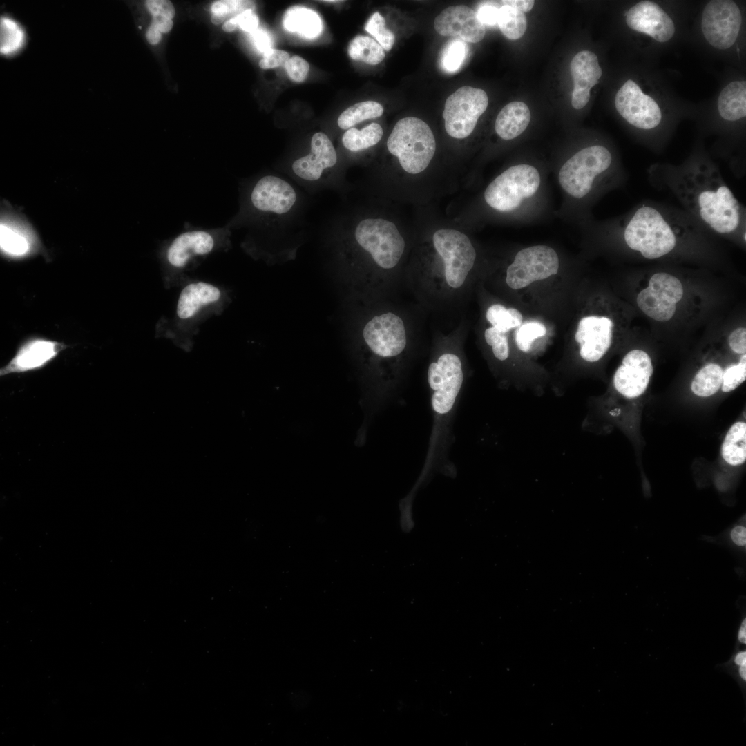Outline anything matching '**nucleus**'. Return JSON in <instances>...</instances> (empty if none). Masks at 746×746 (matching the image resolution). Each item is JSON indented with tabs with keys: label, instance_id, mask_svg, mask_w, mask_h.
Returning a JSON list of instances; mask_svg holds the SVG:
<instances>
[{
	"label": "nucleus",
	"instance_id": "nucleus-1",
	"mask_svg": "<svg viewBox=\"0 0 746 746\" xmlns=\"http://www.w3.org/2000/svg\"><path fill=\"white\" fill-rule=\"evenodd\" d=\"M656 188L671 193L707 231L746 241V211L719 169L705 157L680 165L653 164L647 169Z\"/></svg>",
	"mask_w": 746,
	"mask_h": 746
},
{
	"label": "nucleus",
	"instance_id": "nucleus-2",
	"mask_svg": "<svg viewBox=\"0 0 746 746\" xmlns=\"http://www.w3.org/2000/svg\"><path fill=\"white\" fill-rule=\"evenodd\" d=\"M609 224L629 249L649 260L667 256L680 243L703 238L707 232L683 209L651 200L638 204Z\"/></svg>",
	"mask_w": 746,
	"mask_h": 746
},
{
	"label": "nucleus",
	"instance_id": "nucleus-3",
	"mask_svg": "<svg viewBox=\"0 0 746 746\" xmlns=\"http://www.w3.org/2000/svg\"><path fill=\"white\" fill-rule=\"evenodd\" d=\"M463 381V363L457 354L445 352L430 363L428 383L431 393L432 425L425 461L414 487L415 490L434 472L448 476L456 474L449 452L453 439L454 417Z\"/></svg>",
	"mask_w": 746,
	"mask_h": 746
},
{
	"label": "nucleus",
	"instance_id": "nucleus-4",
	"mask_svg": "<svg viewBox=\"0 0 746 746\" xmlns=\"http://www.w3.org/2000/svg\"><path fill=\"white\" fill-rule=\"evenodd\" d=\"M362 338L367 352L366 365L376 379L378 399L383 400L394 388L401 372L408 343L405 323L391 312L375 315L365 324Z\"/></svg>",
	"mask_w": 746,
	"mask_h": 746
},
{
	"label": "nucleus",
	"instance_id": "nucleus-5",
	"mask_svg": "<svg viewBox=\"0 0 746 746\" xmlns=\"http://www.w3.org/2000/svg\"><path fill=\"white\" fill-rule=\"evenodd\" d=\"M229 296L224 289L204 281H187L178 296L172 317L165 320L162 333L184 350L193 346L200 325L221 314Z\"/></svg>",
	"mask_w": 746,
	"mask_h": 746
},
{
	"label": "nucleus",
	"instance_id": "nucleus-6",
	"mask_svg": "<svg viewBox=\"0 0 746 746\" xmlns=\"http://www.w3.org/2000/svg\"><path fill=\"white\" fill-rule=\"evenodd\" d=\"M611 151L600 144L584 147L569 157L558 172V182L570 197L587 199L622 178Z\"/></svg>",
	"mask_w": 746,
	"mask_h": 746
},
{
	"label": "nucleus",
	"instance_id": "nucleus-7",
	"mask_svg": "<svg viewBox=\"0 0 746 746\" xmlns=\"http://www.w3.org/2000/svg\"><path fill=\"white\" fill-rule=\"evenodd\" d=\"M230 231L226 227L192 229L171 239L162 254L165 286L186 283L184 272L198 259L229 247Z\"/></svg>",
	"mask_w": 746,
	"mask_h": 746
},
{
	"label": "nucleus",
	"instance_id": "nucleus-8",
	"mask_svg": "<svg viewBox=\"0 0 746 746\" xmlns=\"http://www.w3.org/2000/svg\"><path fill=\"white\" fill-rule=\"evenodd\" d=\"M387 148L396 157L402 171L415 175L425 171L436 152L434 133L423 120L406 117L399 120L387 140Z\"/></svg>",
	"mask_w": 746,
	"mask_h": 746
},
{
	"label": "nucleus",
	"instance_id": "nucleus-9",
	"mask_svg": "<svg viewBox=\"0 0 746 746\" xmlns=\"http://www.w3.org/2000/svg\"><path fill=\"white\" fill-rule=\"evenodd\" d=\"M542 181L539 169L533 165L515 164L503 171L488 184L484 199L497 212L513 213L537 194Z\"/></svg>",
	"mask_w": 746,
	"mask_h": 746
},
{
	"label": "nucleus",
	"instance_id": "nucleus-10",
	"mask_svg": "<svg viewBox=\"0 0 746 746\" xmlns=\"http://www.w3.org/2000/svg\"><path fill=\"white\" fill-rule=\"evenodd\" d=\"M432 244L439 259V276L443 286L451 291L459 289L472 269L477 251L470 238L452 228L434 231Z\"/></svg>",
	"mask_w": 746,
	"mask_h": 746
},
{
	"label": "nucleus",
	"instance_id": "nucleus-11",
	"mask_svg": "<svg viewBox=\"0 0 746 746\" xmlns=\"http://www.w3.org/2000/svg\"><path fill=\"white\" fill-rule=\"evenodd\" d=\"M354 239L374 264L391 270L400 262L405 249V239L392 221L370 217L361 220L354 229Z\"/></svg>",
	"mask_w": 746,
	"mask_h": 746
},
{
	"label": "nucleus",
	"instance_id": "nucleus-12",
	"mask_svg": "<svg viewBox=\"0 0 746 746\" xmlns=\"http://www.w3.org/2000/svg\"><path fill=\"white\" fill-rule=\"evenodd\" d=\"M488 104L486 93L470 86H461L449 95L442 113L448 135L459 140L470 136Z\"/></svg>",
	"mask_w": 746,
	"mask_h": 746
},
{
	"label": "nucleus",
	"instance_id": "nucleus-13",
	"mask_svg": "<svg viewBox=\"0 0 746 746\" xmlns=\"http://www.w3.org/2000/svg\"><path fill=\"white\" fill-rule=\"evenodd\" d=\"M560 258L547 245H533L519 251L506 269V283L513 289L526 287L532 283L557 274Z\"/></svg>",
	"mask_w": 746,
	"mask_h": 746
},
{
	"label": "nucleus",
	"instance_id": "nucleus-14",
	"mask_svg": "<svg viewBox=\"0 0 746 746\" xmlns=\"http://www.w3.org/2000/svg\"><path fill=\"white\" fill-rule=\"evenodd\" d=\"M683 296L682 285L675 276L664 271L653 274L647 287L637 296L639 308L653 320L664 322L675 314Z\"/></svg>",
	"mask_w": 746,
	"mask_h": 746
},
{
	"label": "nucleus",
	"instance_id": "nucleus-15",
	"mask_svg": "<svg viewBox=\"0 0 746 746\" xmlns=\"http://www.w3.org/2000/svg\"><path fill=\"white\" fill-rule=\"evenodd\" d=\"M741 23L740 9L733 1H711L703 10L702 31L706 40L716 48L731 47L738 37Z\"/></svg>",
	"mask_w": 746,
	"mask_h": 746
},
{
	"label": "nucleus",
	"instance_id": "nucleus-16",
	"mask_svg": "<svg viewBox=\"0 0 746 746\" xmlns=\"http://www.w3.org/2000/svg\"><path fill=\"white\" fill-rule=\"evenodd\" d=\"M615 105L618 113L638 129L653 130L660 124L662 113L658 104L631 79L617 92Z\"/></svg>",
	"mask_w": 746,
	"mask_h": 746
},
{
	"label": "nucleus",
	"instance_id": "nucleus-17",
	"mask_svg": "<svg viewBox=\"0 0 746 746\" xmlns=\"http://www.w3.org/2000/svg\"><path fill=\"white\" fill-rule=\"evenodd\" d=\"M649 356L641 350H633L623 358L613 376L616 392L627 399L640 396L646 390L653 374Z\"/></svg>",
	"mask_w": 746,
	"mask_h": 746
},
{
	"label": "nucleus",
	"instance_id": "nucleus-18",
	"mask_svg": "<svg viewBox=\"0 0 746 746\" xmlns=\"http://www.w3.org/2000/svg\"><path fill=\"white\" fill-rule=\"evenodd\" d=\"M296 198V191L289 183L279 177L268 175L255 183L249 199L258 211L281 215L291 209Z\"/></svg>",
	"mask_w": 746,
	"mask_h": 746
},
{
	"label": "nucleus",
	"instance_id": "nucleus-19",
	"mask_svg": "<svg viewBox=\"0 0 746 746\" xmlns=\"http://www.w3.org/2000/svg\"><path fill=\"white\" fill-rule=\"evenodd\" d=\"M612 321L605 316H588L580 321L575 335L580 356L588 363L600 361L611 345Z\"/></svg>",
	"mask_w": 746,
	"mask_h": 746
},
{
	"label": "nucleus",
	"instance_id": "nucleus-20",
	"mask_svg": "<svg viewBox=\"0 0 746 746\" xmlns=\"http://www.w3.org/2000/svg\"><path fill=\"white\" fill-rule=\"evenodd\" d=\"M436 32L445 37H457L463 41L477 43L486 34L485 26L472 8L459 5L442 10L434 21Z\"/></svg>",
	"mask_w": 746,
	"mask_h": 746
},
{
	"label": "nucleus",
	"instance_id": "nucleus-21",
	"mask_svg": "<svg viewBox=\"0 0 746 746\" xmlns=\"http://www.w3.org/2000/svg\"><path fill=\"white\" fill-rule=\"evenodd\" d=\"M626 23L632 30L651 37L659 42L669 41L675 33L671 17L656 3L642 1L627 12Z\"/></svg>",
	"mask_w": 746,
	"mask_h": 746
},
{
	"label": "nucleus",
	"instance_id": "nucleus-22",
	"mask_svg": "<svg viewBox=\"0 0 746 746\" xmlns=\"http://www.w3.org/2000/svg\"><path fill=\"white\" fill-rule=\"evenodd\" d=\"M310 146V153L296 160L291 169L300 179L315 181L325 169L336 164L337 155L332 141L322 132L313 135Z\"/></svg>",
	"mask_w": 746,
	"mask_h": 746
},
{
	"label": "nucleus",
	"instance_id": "nucleus-23",
	"mask_svg": "<svg viewBox=\"0 0 746 746\" xmlns=\"http://www.w3.org/2000/svg\"><path fill=\"white\" fill-rule=\"evenodd\" d=\"M62 343L35 339L21 347L10 362L1 368V376L39 370L46 365L65 348Z\"/></svg>",
	"mask_w": 746,
	"mask_h": 746
},
{
	"label": "nucleus",
	"instance_id": "nucleus-24",
	"mask_svg": "<svg viewBox=\"0 0 746 746\" xmlns=\"http://www.w3.org/2000/svg\"><path fill=\"white\" fill-rule=\"evenodd\" d=\"M570 68L574 82L571 104L574 108L581 109L589 102L590 90L598 83L602 70L596 55L589 50L577 53Z\"/></svg>",
	"mask_w": 746,
	"mask_h": 746
},
{
	"label": "nucleus",
	"instance_id": "nucleus-25",
	"mask_svg": "<svg viewBox=\"0 0 746 746\" xmlns=\"http://www.w3.org/2000/svg\"><path fill=\"white\" fill-rule=\"evenodd\" d=\"M530 117V110L525 103L518 101L510 102L501 108L497 116L495 132L504 140H513L526 129Z\"/></svg>",
	"mask_w": 746,
	"mask_h": 746
},
{
	"label": "nucleus",
	"instance_id": "nucleus-26",
	"mask_svg": "<svg viewBox=\"0 0 746 746\" xmlns=\"http://www.w3.org/2000/svg\"><path fill=\"white\" fill-rule=\"evenodd\" d=\"M720 117L729 122L738 121L746 115V82L734 81L727 85L718 99Z\"/></svg>",
	"mask_w": 746,
	"mask_h": 746
},
{
	"label": "nucleus",
	"instance_id": "nucleus-27",
	"mask_svg": "<svg viewBox=\"0 0 746 746\" xmlns=\"http://www.w3.org/2000/svg\"><path fill=\"white\" fill-rule=\"evenodd\" d=\"M284 28L306 39L318 37L323 29L319 15L313 10L302 6L289 8L283 20Z\"/></svg>",
	"mask_w": 746,
	"mask_h": 746
},
{
	"label": "nucleus",
	"instance_id": "nucleus-28",
	"mask_svg": "<svg viewBox=\"0 0 746 746\" xmlns=\"http://www.w3.org/2000/svg\"><path fill=\"white\" fill-rule=\"evenodd\" d=\"M721 454L724 460L731 466L743 463L746 459V423H734L726 434Z\"/></svg>",
	"mask_w": 746,
	"mask_h": 746
},
{
	"label": "nucleus",
	"instance_id": "nucleus-29",
	"mask_svg": "<svg viewBox=\"0 0 746 746\" xmlns=\"http://www.w3.org/2000/svg\"><path fill=\"white\" fill-rule=\"evenodd\" d=\"M383 131L377 123H371L362 129L351 128L342 137V143L351 151H359L376 145L382 138Z\"/></svg>",
	"mask_w": 746,
	"mask_h": 746
},
{
	"label": "nucleus",
	"instance_id": "nucleus-30",
	"mask_svg": "<svg viewBox=\"0 0 746 746\" xmlns=\"http://www.w3.org/2000/svg\"><path fill=\"white\" fill-rule=\"evenodd\" d=\"M347 52L353 60L370 65L381 63L385 56L384 49L377 41L363 35H358L351 41Z\"/></svg>",
	"mask_w": 746,
	"mask_h": 746
},
{
	"label": "nucleus",
	"instance_id": "nucleus-31",
	"mask_svg": "<svg viewBox=\"0 0 746 746\" xmlns=\"http://www.w3.org/2000/svg\"><path fill=\"white\" fill-rule=\"evenodd\" d=\"M383 113L382 105L376 102H358L345 109L339 115L337 124L341 129L347 130L363 121L379 117Z\"/></svg>",
	"mask_w": 746,
	"mask_h": 746
},
{
	"label": "nucleus",
	"instance_id": "nucleus-32",
	"mask_svg": "<svg viewBox=\"0 0 746 746\" xmlns=\"http://www.w3.org/2000/svg\"><path fill=\"white\" fill-rule=\"evenodd\" d=\"M723 368L715 363H709L701 368L694 378L691 388L694 394L707 397L715 394L723 382Z\"/></svg>",
	"mask_w": 746,
	"mask_h": 746
},
{
	"label": "nucleus",
	"instance_id": "nucleus-33",
	"mask_svg": "<svg viewBox=\"0 0 746 746\" xmlns=\"http://www.w3.org/2000/svg\"><path fill=\"white\" fill-rule=\"evenodd\" d=\"M497 25L503 35L509 39H518L523 36L527 20L524 12L508 5L499 10Z\"/></svg>",
	"mask_w": 746,
	"mask_h": 746
},
{
	"label": "nucleus",
	"instance_id": "nucleus-34",
	"mask_svg": "<svg viewBox=\"0 0 746 746\" xmlns=\"http://www.w3.org/2000/svg\"><path fill=\"white\" fill-rule=\"evenodd\" d=\"M25 42V33L13 19L3 17L0 20V52L10 55L17 52Z\"/></svg>",
	"mask_w": 746,
	"mask_h": 746
},
{
	"label": "nucleus",
	"instance_id": "nucleus-35",
	"mask_svg": "<svg viewBox=\"0 0 746 746\" xmlns=\"http://www.w3.org/2000/svg\"><path fill=\"white\" fill-rule=\"evenodd\" d=\"M486 318L492 327L503 332L519 327L523 320L519 310L513 307L506 308L501 304L490 305L486 310Z\"/></svg>",
	"mask_w": 746,
	"mask_h": 746
},
{
	"label": "nucleus",
	"instance_id": "nucleus-36",
	"mask_svg": "<svg viewBox=\"0 0 746 746\" xmlns=\"http://www.w3.org/2000/svg\"><path fill=\"white\" fill-rule=\"evenodd\" d=\"M0 244L5 253L15 256H22L29 249L27 239L22 234L4 224H1L0 227Z\"/></svg>",
	"mask_w": 746,
	"mask_h": 746
},
{
	"label": "nucleus",
	"instance_id": "nucleus-37",
	"mask_svg": "<svg viewBox=\"0 0 746 746\" xmlns=\"http://www.w3.org/2000/svg\"><path fill=\"white\" fill-rule=\"evenodd\" d=\"M385 26V19L379 12H376L367 21L365 30L376 39L384 50L390 51L394 44L395 36Z\"/></svg>",
	"mask_w": 746,
	"mask_h": 746
},
{
	"label": "nucleus",
	"instance_id": "nucleus-38",
	"mask_svg": "<svg viewBox=\"0 0 746 746\" xmlns=\"http://www.w3.org/2000/svg\"><path fill=\"white\" fill-rule=\"evenodd\" d=\"M506 334L492 326L484 332L485 341L491 347L493 357L500 363H504L510 358V345Z\"/></svg>",
	"mask_w": 746,
	"mask_h": 746
},
{
	"label": "nucleus",
	"instance_id": "nucleus-39",
	"mask_svg": "<svg viewBox=\"0 0 746 746\" xmlns=\"http://www.w3.org/2000/svg\"><path fill=\"white\" fill-rule=\"evenodd\" d=\"M466 55V44L461 39L450 41L443 49L441 65L447 72L457 70Z\"/></svg>",
	"mask_w": 746,
	"mask_h": 746
},
{
	"label": "nucleus",
	"instance_id": "nucleus-40",
	"mask_svg": "<svg viewBox=\"0 0 746 746\" xmlns=\"http://www.w3.org/2000/svg\"><path fill=\"white\" fill-rule=\"evenodd\" d=\"M546 333V327L537 321L527 322L519 327L515 334V341L519 350L527 352L531 347L533 341L544 336Z\"/></svg>",
	"mask_w": 746,
	"mask_h": 746
},
{
	"label": "nucleus",
	"instance_id": "nucleus-41",
	"mask_svg": "<svg viewBox=\"0 0 746 746\" xmlns=\"http://www.w3.org/2000/svg\"><path fill=\"white\" fill-rule=\"evenodd\" d=\"M746 379V354H742L738 364L732 365L723 372L722 391L729 392L735 390Z\"/></svg>",
	"mask_w": 746,
	"mask_h": 746
},
{
	"label": "nucleus",
	"instance_id": "nucleus-42",
	"mask_svg": "<svg viewBox=\"0 0 746 746\" xmlns=\"http://www.w3.org/2000/svg\"><path fill=\"white\" fill-rule=\"evenodd\" d=\"M254 3L250 1L222 0L213 3V14L220 15L226 18L231 15L235 16L247 10H253Z\"/></svg>",
	"mask_w": 746,
	"mask_h": 746
},
{
	"label": "nucleus",
	"instance_id": "nucleus-43",
	"mask_svg": "<svg viewBox=\"0 0 746 746\" xmlns=\"http://www.w3.org/2000/svg\"><path fill=\"white\" fill-rule=\"evenodd\" d=\"M285 68L289 78L295 82H303L309 70L308 62L298 55L289 57Z\"/></svg>",
	"mask_w": 746,
	"mask_h": 746
},
{
	"label": "nucleus",
	"instance_id": "nucleus-44",
	"mask_svg": "<svg viewBox=\"0 0 746 746\" xmlns=\"http://www.w3.org/2000/svg\"><path fill=\"white\" fill-rule=\"evenodd\" d=\"M289 57V53L286 51L271 48L263 54V58L260 61L259 66L262 69L285 67Z\"/></svg>",
	"mask_w": 746,
	"mask_h": 746
},
{
	"label": "nucleus",
	"instance_id": "nucleus-45",
	"mask_svg": "<svg viewBox=\"0 0 746 746\" xmlns=\"http://www.w3.org/2000/svg\"><path fill=\"white\" fill-rule=\"evenodd\" d=\"M500 7L497 6V3L494 2L483 3L477 8V16L484 26H495L497 25Z\"/></svg>",
	"mask_w": 746,
	"mask_h": 746
},
{
	"label": "nucleus",
	"instance_id": "nucleus-46",
	"mask_svg": "<svg viewBox=\"0 0 746 746\" xmlns=\"http://www.w3.org/2000/svg\"><path fill=\"white\" fill-rule=\"evenodd\" d=\"M146 6L152 16L162 15L171 19L175 15V8L169 1L149 0Z\"/></svg>",
	"mask_w": 746,
	"mask_h": 746
},
{
	"label": "nucleus",
	"instance_id": "nucleus-47",
	"mask_svg": "<svg viewBox=\"0 0 746 746\" xmlns=\"http://www.w3.org/2000/svg\"><path fill=\"white\" fill-rule=\"evenodd\" d=\"M236 23L242 30L249 33L258 29V18L253 10H247L234 16Z\"/></svg>",
	"mask_w": 746,
	"mask_h": 746
},
{
	"label": "nucleus",
	"instance_id": "nucleus-48",
	"mask_svg": "<svg viewBox=\"0 0 746 746\" xmlns=\"http://www.w3.org/2000/svg\"><path fill=\"white\" fill-rule=\"evenodd\" d=\"M729 345L733 352L744 354L746 352V329L739 327L733 331L729 337Z\"/></svg>",
	"mask_w": 746,
	"mask_h": 746
},
{
	"label": "nucleus",
	"instance_id": "nucleus-49",
	"mask_svg": "<svg viewBox=\"0 0 746 746\" xmlns=\"http://www.w3.org/2000/svg\"><path fill=\"white\" fill-rule=\"evenodd\" d=\"M251 35L254 46L260 52L265 53L271 48L272 39L267 31L263 29H257Z\"/></svg>",
	"mask_w": 746,
	"mask_h": 746
},
{
	"label": "nucleus",
	"instance_id": "nucleus-50",
	"mask_svg": "<svg viewBox=\"0 0 746 746\" xmlns=\"http://www.w3.org/2000/svg\"><path fill=\"white\" fill-rule=\"evenodd\" d=\"M732 542L739 546H745L746 544V528L745 526L738 525L731 531Z\"/></svg>",
	"mask_w": 746,
	"mask_h": 746
},
{
	"label": "nucleus",
	"instance_id": "nucleus-51",
	"mask_svg": "<svg viewBox=\"0 0 746 746\" xmlns=\"http://www.w3.org/2000/svg\"><path fill=\"white\" fill-rule=\"evenodd\" d=\"M160 32H169L173 27L172 19L162 15L153 16L152 23Z\"/></svg>",
	"mask_w": 746,
	"mask_h": 746
},
{
	"label": "nucleus",
	"instance_id": "nucleus-52",
	"mask_svg": "<svg viewBox=\"0 0 746 746\" xmlns=\"http://www.w3.org/2000/svg\"><path fill=\"white\" fill-rule=\"evenodd\" d=\"M500 3L501 5L510 6L524 13L532 9L535 1L532 0H508L501 1Z\"/></svg>",
	"mask_w": 746,
	"mask_h": 746
},
{
	"label": "nucleus",
	"instance_id": "nucleus-53",
	"mask_svg": "<svg viewBox=\"0 0 746 746\" xmlns=\"http://www.w3.org/2000/svg\"><path fill=\"white\" fill-rule=\"evenodd\" d=\"M161 37V32L151 23L146 32L148 41L152 45H155L160 42Z\"/></svg>",
	"mask_w": 746,
	"mask_h": 746
},
{
	"label": "nucleus",
	"instance_id": "nucleus-54",
	"mask_svg": "<svg viewBox=\"0 0 746 746\" xmlns=\"http://www.w3.org/2000/svg\"><path fill=\"white\" fill-rule=\"evenodd\" d=\"M738 641L745 644H746V620L745 618L742 621L741 625L738 630Z\"/></svg>",
	"mask_w": 746,
	"mask_h": 746
},
{
	"label": "nucleus",
	"instance_id": "nucleus-55",
	"mask_svg": "<svg viewBox=\"0 0 746 746\" xmlns=\"http://www.w3.org/2000/svg\"><path fill=\"white\" fill-rule=\"evenodd\" d=\"M237 27L238 25L234 17L227 20L222 26L223 30L228 32L233 31Z\"/></svg>",
	"mask_w": 746,
	"mask_h": 746
},
{
	"label": "nucleus",
	"instance_id": "nucleus-56",
	"mask_svg": "<svg viewBox=\"0 0 746 746\" xmlns=\"http://www.w3.org/2000/svg\"><path fill=\"white\" fill-rule=\"evenodd\" d=\"M734 662L738 666L746 664V651H741L738 653L734 658Z\"/></svg>",
	"mask_w": 746,
	"mask_h": 746
},
{
	"label": "nucleus",
	"instance_id": "nucleus-57",
	"mask_svg": "<svg viewBox=\"0 0 746 746\" xmlns=\"http://www.w3.org/2000/svg\"><path fill=\"white\" fill-rule=\"evenodd\" d=\"M211 19L213 23L217 25L222 23L226 19V17L220 15L213 14Z\"/></svg>",
	"mask_w": 746,
	"mask_h": 746
},
{
	"label": "nucleus",
	"instance_id": "nucleus-58",
	"mask_svg": "<svg viewBox=\"0 0 746 746\" xmlns=\"http://www.w3.org/2000/svg\"><path fill=\"white\" fill-rule=\"evenodd\" d=\"M739 675L743 680H746V664L740 666Z\"/></svg>",
	"mask_w": 746,
	"mask_h": 746
},
{
	"label": "nucleus",
	"instance_id": "nucleus-59",
	"mask_svg": "<svg viewBox=\"0 0 746 746\" xmlns=\"http://www.w3.org/2000/svg\"><path fill=\"white\" fill-rule=\"evenodd\" d=\"M325 1V2H329V3H333V2H334V3H337V2H341V1H337V0H326V1Z\"/></svg>",
	"mask_w": 746,
	"mask_h": 746
}]
</instances>
